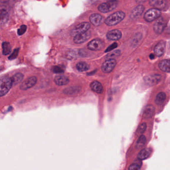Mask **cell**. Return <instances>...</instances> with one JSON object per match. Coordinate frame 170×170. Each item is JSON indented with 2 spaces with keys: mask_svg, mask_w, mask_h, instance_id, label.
I'll return each mask as SVG.
<instances>
[{
  "mask_svg": "<svg viewBox=\"0 0 170 170\" xmlns=\"http://www.w3.org/2000/svg\"><path fill=\"white\" fill-rule=\"evenodd\" d=\"M104 47L103 42L99 39H95L89 42L88 44V48L93 51H98L102 49Z\"/></svg>",
  "mask_w": 170,
  "mask_h": 170,
  "instance_id": "6",
  "label": "cell"
},
{
  "mask_svg": "<svg viewBox=\"0 0 170 170\" xmlns=\"http://www.w3.org/2000/svg\"><path fill=\"white\" fill-rule=\"evenodd\" d=\"M90 23L94 26H99L103 23V18L98 14H93L89 18Z\"/></svg>",
  "mask_w": 170,
  "mask_h": 170,
  "instance_id": "13",
  "label": "cell"
},
{
  "mask_svg": "<svg viewBox=\"0 0 170 170\" xmlns=\"http://www.w3.org/2000/svg\"><path fill=\"white\" fill-rule=\"evenodd\" d=\"M142 165V163L141 160L138 159V160L135 161L128 168V170H138L141 168Z\"/></svg>",
  "mask_w": 170,
  "mask_h": 170,
  "instance_id": "27",
  "label": "cell"
},
{
  "mask_svg": "<svg viewBox=\"0 0 170 170\" xmlns=\"http://www.w3.org/2000/svg\"><path fill=\"white\" fill-rule=\"evenodd\" d=\"M52 71L54 73H57V74H60L64 72V70L63 68H62L61 67H58V66H55L52 68Z\"/></svg>",
  "mask_w": 170,
  "mask_h": 170,
  "instance_id": "32",
  "label": "cell"
},
{
  "mask_svg": "<svg viewBox=\"0 0 170 170\" xmlns=\"http://www.w3.org/2000/svg\"><path fill=\"white\" fill-rule=\"evenodd\" d=\"M149 4L154 8L162 10L166 5V0H149Z\"/></svg>",
  "mask_w": 170,
  "mask_h": 170,
  "instance_id": "15",
  "label": "cell"
},
{
  "mask_svg": "<svg viewBox=\"0 0 170 170\" xmlns=\"http://www.w3.org/2000/svg\"><path fill=\"white\" fill-rule=\"evenodd\" d=\"M106 37L109 40L118 41L121 39L122 37V33L119 30L113 29L107 32Z\"/></svg>",
  "mask_w": 170,
  "mask_h": 170,
  "instance_id": "12",
  "label": "cell"
},
{
  "mask_svg": "<svg viewBox=\"0 0 170 170\" xmlns=\"http://www.w3.org/2000/svg\"><path fill=\"white\" fill-rule=\"evenodd\" d=\"M166 99V94L165 93L161 92L158 93L156 97L155 103L157 105H161L164 103Z\"/></svg>",
  "mask_w": 170,
  "mask_h": 170,
  "instance_id": "25",
  "label": "cell"
},
{
  "mask_svg": "<svg viewBox=\"0 0 170 170\" xmlns=\"http://www.w3.org/2000/svg\"><path fill=\"white\" fill-rule=\"evenodd\" d=\"M2 52L4 55H8L11 52V46L9 42H3L2 43Z\"/></svg>",
  "mask_w": 170,
  "mask_h": 170,
  "instance_id": "26",
  "label": "cell"
},
{
  "mask_svg": "<svg viewBox=\"0 0 170 170\" xmlns=\"http://www.w3.org/2000/svg\"><path fill=\"white\" fill-rule=\"evenodd\" d=\"M90 28V25L89 23L87 22H83L78 24L71 31V36L75 37L77 34H82L88 31L89 28Z\"/></svg>",
  "mask_w": 170,
  "mask_h": 170,
  "instance_id": "5",
  "label": "cell"
},
{
  "mask_svg": "<svg viewBox=\"0 0 170 170\" xmlns=\"http://www.w3.org/2000/svg\"><path fill=\"white\" fill-rule=\"evenodd\" d=\"M161 15V12L160 10L157 9H151L146 11L144 14V18L146 21L151 22L160 18Z\"/></svg>",
  "mask_w": 170,
  "mask_h": 170,
  "instance_id": "4",
  "label": "cell"
},
{
  "mask_svg": "<svg viewBox=\"0 0 170 170\" xmlns=\"http://www.w3.org/2000/svg\"><path fill=\"white\" fill-rule=\"evenodd\" d=\"M120 52L119 50H115L112 52H110L106 55V58L108 59H114V58L118 57L120 55Z\"/></svg>",
  "mask_w": 170,
  "mask_h": 170,
  "instance_id": "31",
  "label": "cell"
},
{
  "mask_svg": "<svg viewBox=\"0 0 170 170\" xmlns=\"http://www.w3.org/2000/svg\"><path fill=\"white\" fill-rule=\"evenodd\" d=\"M166 43L164 41H161L158 43L154 48V53L157 57H161L165 52Z\"/></svg>",
  "mask_w": 170,
  "mask_h": 170,
  "instance_id": "10",
  "label": "cell"
},
{
  "mask_svg": "<svg viewBox=\"0 0 170 170\" xmlns=\"http://www.w3.org/2000/svg\"><path fill=\"white\" fill-rule=\"evenodd\" d=\"M117 5L118 2L116 0H110L99 5L98 7V10L101 13H108L115 9Z\"/></svg>",
  "mask_w": 170,
  "mask_h": 170,
  "instance_id": "3",
  "label": "cell"
},
{
  "mask_svg": "<svg viewBox=\"0 0 170 170\" xmlns=\"http://www.w3.org/2000/svg\"><path fill=\"white\" fill-rule=\"evenodd\" d=\"M116 65V61L114 59H108L102 65L101 70L104 73H109L113 70Z\"/></svg>",
  "mask_w": 170,
  "mask_h": 170,
  "instance_id": "7",
  "label": "cell"
},
{
  "mask_svg": "<svg viewBox=\"0 0 170 170\" xmlns=\"http://www.w3.org/2000/svg\"><path fill=\"white\" fill-rule=\"evenodd\" d=\"M144 10V6L142 5H139L136 6L132 11L131 16L133 18H136L142 14Z\"/></svg>",
  "mask_w": 170,
  "mask_h": 170,
  "instance_id": "22",
  "label": "cell"
},
{
  "mask_svg": "<svg viewBox=\"0 0 170 170\" xmlns=\"http://www.w3.org/2000/svg\"><path fill=\"white\" fill-rule=\"evenodd\" d=\"M149 57H150V58L151 59V60H153V59H154V57H155V55H154L153 54H151V55H150V56H149Z\"/></svg>",
  "mask_w": 170,
  "mask_h": 170,
  "instance_id": "36",
  "label": "cell"
},
{
  "mask_svg": "<svg viewBox=\"0 0 170 170\" xmlns=\"http://www.w3.org/2000/svg\"><path fill=\"white\" fill-rule=\"evenodd\" d=\"M19 52V48L15 49V50L13 51L12 54L9 57V60H14L15 58H16V57H18Z\"/></svg>",
  "mask_w": 170,
  "mask_h": 170,
  "instance_id": "33",
  "label": "cell"
},
{
  "mask_svg": "<svg viewBox=\"0 0 170 170\" xmlns=\"http://www.w3.org/2000/svg\"><path fill=\"white\" fill-rule=\"evenodd\" d=\"M146 142V138L144 135H141L136 144V147L137 149H140L144 146Z\"/></svg>",
  "mask_w": 170,
  "mask_h": 170,
  "instance_id": "28",
  "label": "cell"
},
{
  "mask_svg": "<svg viewBox=\"0 0 170 170\" xmlns=\"http://www.w3.org/2000/svg\"><path fill=\"white\" fill-rule=\"evenodd\" d=\"M117 47V44L116 43V42H114V43L112 44L111 45H110L109 47H107L106 49L105 50V52H108L113 50V49L116 48Z\"/></svg>",
  "mask_w": 170,
  "mask_h": 170,
  "instance_id": "35",
  "label": "cell"
},
{
  "mask_svg": "<svg viewBox=\"0 0 170 170\" xmlns=\"http://www.w3.org/2000/svg\"><path fill=\"white\" fill-rule=\"evenodd\" d=\"M54 82L57 85L62 86L68 84L70 82V80L67 76L63 75H59L55 76L54 78Z\"/></svg>",
  "mask_w": 170,
  "mask_h": 170,
  "instance_id": "16",
  "label": "cell"
},
{
  "mask_svg": "<svg viewBox=\"0 0 170 170\" xmlns=\"http://www.w3.org/2000/svg\"><path fill=\"white\" fill-rule=\"evenodd\" d=\"M125 16V13L123 11H116L108 16L104 22L107 26H115L120 23L124 19Z\"/></svg>",
  "mask_w": 170,
  "mask_h": 170,
  "instance_id": "1",
  "label": "cell"
},
{
  "mask_svg": "<svg viewBox=\"0 0 170 170\" xmlns=\"http://www.w3.org/2000/svg\"><path fill=\"white\" fill-rule=\"evenodd\" d=\"M165 27L164 21L162 18H159L157 21L154 24V31L156 34H160L163 31Z\"/></svg>",
  "mask_w": 170,
  "mask_h": 170,
  "instance_id": "11",
  "label": "cell"
},
{
  "mask_svg": "<svg viewBox=\"0 0 170 170\" xmlns=\"http://www.w3.org/2000/svg\"><path fill=\"white\" fill-rule=\"evenodd\" d=\"M27 31V26L24 24L22 25L20 28L18 29V34L19 36H22L24 34L26 31Z\"/></svg>",
  "mask_w": 170,
  "mask_h": 170,
  "instance_id": "34",
  "label": "cell"
},
{
  "mask_svg": "<svg viewBox=\"0 0 170 170\" xmlns=\"http://www.w3.org/2000/svg\"><path fill=\"white\" fill-rule=\"evenodd\" d=\"M9 19V14L4 9L1 11V24H5Z\"/></svg>",
  "mask_w": 170,
  "mask_h": 170,
  "instance_id": "29",
  "label": "cell"
},
{
  "mask_svg": "<svg viewBox=\"0 0 170 170\" xmlns=\"http://www.w3.org/2000/svg\"><path fill=\"white\" fill-rule=\"evenodd\" d=\"M152 153V150L150 148H146L142 149L138 154L137 158L140 160H144L147 159Z\"/></svg>",
  "mask_w": 170,
  "mask_h": 170,
  "instance_id": "19",
  "label": "cell"
},
{
  "mask_svg": "<svg viewBox=\"0 0 170 170\" xmlns=\"http://www.w3.org/2000/svg\"><path fill=\"white\" fill-rule=\"evenodd\" d=\"M155 108L152 105H149L146 106L143 113V117L144 118H151L155 113Z\"/></svg>",
  "mask_w": 170,
  "mask_h": 170,
  "instance_id": "21",
  "label": "cell"
},
{
  "mask_svg": "<svg viewBox=\"0 0 170 170\" xmlns=\"http://www.w3.org/2000/svg\"><path fill=\"white\" fill-rule=\"evenodd\" d=\"M37 82V78L35 76H31L24 80L20 85L19 88L22 90H26L32 88Z\"/></svg>",
  "mask_w": 170,
  "mask_h": 170,
  "instance_id": "8",
  "label": "cell"
},
{
  "mask_svg": "<svg viewBox=\"0 0 170 170\" xmlns=\"http://www.w3.org/2000/svg\"><path fill=\"white\" fill-rule=\"evenodd\" d=\"M161 80V75H154L146 76L144 78L145 82L149 85H156L159 83Z\"/></svg>",
  "mask_w": 170,
  "mask_h": 170,
  "instance_id": "14",
  "label": "cell"
},
{
  "mask_svg": "<svg viewBox=\"0 0 170 170\" xmlns=\"http://www.w3.org/2000/svg\"><path fill=\"white\" fill-rule=\"evenodd\" d=\"M147 128V125L146 123H143L140 125L138 129H137V134L138 135H142L144 133Z\"/></svg>",
  "mask_w": 170,
  "mask_h": 170,
  "instance_id": "30",
  "label": "cell"
},
{
  "mask_svg": "<svg viewBox=\"0 0 170 170\" xmlns=\"http://www.w3.org/2000/svg\"><path fill=\"white\" fill-rule=\"evenodd\" d=\"M159 67L165 72H170V60H164L160 62Z\"/></svg>",
  "mask_w": 170,
  "mask_h": 170,
  "instance_id": "20",
  "label": "cell"
},
{
  "mask_svg": "<svg viewBox=\"0 0 170 170\" xmlns=\"http://www.w3.org/2000/svg\"><path fill=\"white\" fill-rule=\"evenodd\" d=\"M81 90V88L80 86H71L70 88H67L64 89L63 93L66 95H75L80 93Z\"/></svg>",
  "mask_w": 170,
  "mask_h": 170,
  "instance_id": "18",
  "label": "cell"
},
{
  "mask_svg": "<svg viewBox=\"0 0 170 170\" xmlns=\"http://www.w3.org/2000/svg\"><path fill=\"white\" fill-rule=\"evenodd\" d=\"M13 86L11 78L9 76H3L0 80V96L2 97L8 93Z\"/></svg>",
  "mask_w": 170,
  "mask_h": 170,
  "instance_id": "2",
  "label": "cell"
},
{
  "mask_svg": "<svg viewBox=\"0 0 170 170\" xmlns=\"http://www.w3.org/2000/svg\"><path fill=\"white\" fill-rule=\"evenodd\" d=\"M76 68L80 72L86 71L89 69V65L85 62H79L76 65Z\"/></svg>",
  "mask_w": 170,
  "mask_h": 170,
  "instance_id": "24",
  "label": "cell"
},
{
  "mask_svg": "<svg viewBox=\"0 0 170 170\" xmlns=\"http://www.w3.org/2000/svg\"><path fill=\"white\" fill-rule=\"evenodd\" d=\"M90 86L91 90L97 93L101 94L103 92V88L101 83L99 82V81H96V80L93 81L91 83Z\"/></svg>",
  "mask_w": 170,
  "mask_h": 170,
  "instance_id": "17",
  "label": "cell"
},
{
  "mask_svg": "<svg viewBox=\"0 0 170 170\" xmlns=\"http://www.w3.org/2000/svg\"><path fill=\"white\" fill-rule=\"evenodd\" d=\"M24 78V75L21 73H17L11 77L13 86L19 84L23 80Z\"/></svg>",
  "mask_w": 170,
  "mask_h": 170,
  "instance_id": "23",
  "label": "cell"
},
{
  "mask_svg": "<svg viewBox=\"0 0 170 170\" xmlns=\"http://www.w3.org/2000/svg\"><path fill=\"white\" fill-rule=\"evenodd\" d=\"M91 34L90 31H87L86 32L77 34L74 37L73 41L75 44H82L88 41L91 37Z\"/></svg>",
  "mask_w": 170,
  "mask_h": 170,
  "instance_id": "9",
  "label": "cell"
}]
</instances>
